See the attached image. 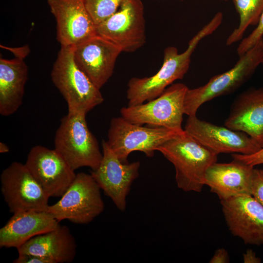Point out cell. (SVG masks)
<instances>
[{
  "instance_id": "cell-13",
  "label": "cell",
  "mask_w": 263,
  "mask_h": 263,
  "mask_svg": "<svg viewBox=\"0 0 263 263\" xmlns=\"http://www.w3.org/2000/svg\"><path fill=\"white\" fill-rule=\"evenodd\" d=\"M184 131L200 144L218 155L221 153L251 154L262 147L245 133L188 116Z\"/></svg>"
},
{
  "instance_id": "cell-26",
  "label": "cell",
  "mask_w": 263,
  "mask_h": 263,
  "mask_svg": "<svg viewBox=\"0 0 263 263\" xmlns=\"http://www.w3.org/2000/svg\"><path fill=\"white\" fill-rule=\"evenodd\" d=\"M232 157V159L239 160L253 167L258 165L263 164V147L251 154L233 153Z\"/></svg>"
},
{
  "instance_id": "cell-30",
  "label": "cell",
  "mask_w": 263,
  "mask_h": 263,
  "mask_svg": "<svg viewBox=\"0 0 263 263\" xmlns=\"http://www.w3.org/2000/svg\"><path fill=\"white\" fill-rule=\"evenodd\" d=\"M9 151L8 146L3 142L0 143V152L2 153H7Z\"/></svg>"
},
{
  "instance_id": "cell-27",
  "label": "cell",
  "mask_w": 263,
  "mask_h": 263,
  "mask_svg": "<svg viewBox=\"0 0 263 263\" xmlns=\"http://www.w3.org/2000/svg\"><path fill=\"white\" fill-rule=\"evenodd\" d=\"M14 263H53L50 260L38 255L20 254L13 261Z\"/></svg>"
},
{
  "instance_id": "cell-22",
  "label": "cell",
  "mask_w": 263,
  "mask_h": 263,
  "mask_svg": "<svg viewBox=\"0 0 263 263\" xmlns=\"http://www.w3.org/2000/svg\"><path fill=\"white\" fill-rule=\"evenodd\" d=\"M240 17L238 26L226 39L225 44L230 46L242 39L250 25H257L263 12V0H232Z\"/></svg>"
},
{
  "instance_id": "cell-24",
  "label": "cell",
  "mask_w": 263,
  "mask_h": 263,
  "mask_svg": "<svg viewBox=\"0 0 263 263\" xmlns=\"http://www.w3.org/2000/svg\"><path fill=\"white\" fill-rule=\"evenodd\" d=\"M255 29L246 37L242 39L237 48L239 57L244 55L263 38V12Z\"/></svg>"
},
{
  "instance_id": "cell-12",
  "label": "cell",
  "mask_w": 263,
  "mask_h": 263,
  "mask_svg": "<svg viewBox=\"0 0 263 263\" xmlns=\"http://www.w3.org/2000/svg\"><path fill=\"white\" fill-rule=\"evenodd\" d=\"M25 166L49 197H61L76 174L55 149L37 145L30 150Z\"/></svg>"
},
{
  "instance_id": "cell-29",
  "label": "cell",
  "mask_w": 263,
  "mask_h": 263,
  "mask_svg": "<svg viewBox=\"0 0 263 263\" xmlns=\"http://www.w3.org/2000/svg\"><path fill=\"white\" fill-rule=\"evenodd\" d=\"M243 261L244 263H260L261 259L257 257L252 249H248L243 254Z\"/></svg>"
},
{
  "instance_id": "cell-7",
  "label": "cell",
  "mask_w": 263,
  "mask_h": 263,
  "mask_svg": "<svg viewBox=\"0 0 263 263\" xmlns=\"http://www.w3.org/2000/svg\"><path fill=\"white\" fill-rule=\"evenodd\" d=\"M188 89L183 83L171 84L159 96L145 104L122 107L121 115L134 124H147L182 132L184 100Z\"/></svg>"
},
{
  "instance_id": "cell-3",
  "label": "cell",
  "mask_w": 263,
  "mask_h": 263,
  "mask_svg": "<svg viewBox=\"0 0 263 263\" xmlns=\"http://www.w3.org/2000/svg\"><path fill=\"white\" fill-rule=\"evenodd\" d=\"M74 47L61 46L51 73V79L68 105L69 113L86 114L104 101L98 89L78 67Z\"/></svg>"
},
{
  "instance_id": "cell-23",
  "label": "cell",
  "mask_w": 263,
  "mask_h": 263,
  "mask_svg": "<svg viewBox=\"0 0 263 263\" xmlns=\"http://www.w3.org/2000/svg\"><path fill=\"white\" fill-rule=\"evenodd\" d=\"M95 25L113 14L125 0H83Z\"/></svg>"
},
{
  "instance_id": "cell-20",
  "label": "cell",
  "mask_w": 263,
  "mask_h": 263,
  "mask_svg": "<svg viewBox=\"0 0 263 263\" xmlns=\"http://www.w3.org/2000/svg\"><path fill=\"white\" fill-rule=\"evenodd\" d=\"M59 222L48 211L14 213L0 229V247L17 249L33 237L56 228Z\"/></svg>"
},
{
  "instance_id": "cell-14",
  "label": "cell",
  "mask_w": 263,
  "mask_h": 263,
  "mask_svg": "<svg viewBox=\"0 0 263 263\" xmlns=\"http://www.w3.org/2000/svg\"><path fill=\"white\" fill-rule=\"evenodd\" d=\"M229 230L244 244H263V206L251 195L220 200Z\"/></svg>"
},
{
  "instance_id": "cell-25",
  "label": "cell",
  "mask_w": 263,
  "mask_h": 263,
  "mask_svg": "<svg viewBox=\"0 0 263 263\" xmlns=\"http://www.w3.org/2000/svg\"><path fill=\"white\" fill-rule=\"evenodd\" d=\"M251 189V195L263 206V169L254 168Z\"/></svg>"
},
{
  "instance_id": "cell-2",
  "label": "cell",
  "mask_w": 263,
  "mask_h": 263,
  "mask_svg": "<svg viewBox=\"0 0 263 263\" xmlns=\"http://www.w3.org/2000/svg\"><path fill=\"white\" fill-rule=\"evenodd\" d=\"M175 169L177 187L185 192H201L208 168L217 162V154L207 149L185 131L157 149Z\"/></svg>"
},
{
  "instance_id": "cell-19",
  "label": "cell",
  "mask_w": 263,
  "mask_h": 263,
  "mask_svg": "<svg viewBox=\"0 0 263 263\" xmlns=\"http://www.w3.org/2000/svg\"><path fill=\"white\" fill-rule=\"evenodd\" d=\"M225 126L245 133L263 147V88H250L238 95Z\"/></svg>"
},
{
  "instance_id": "cell-5",
  "label": "cell",
  "mask_w": 263,
  "mask_h": 263,
  "mask_svg": "<svg viewBox=\"0 0 263 263\" xmlns=\"http://www.w3.org/2000/svg\"><path fill=\"white\" fill-rule=\"evenodd\" d=\"M55 148L74 170L82 167L92 170L99 166L103 153L90 131L86 115L68 113L61 119L54 140Z\"/></svg>"
},
{
  "instance_id": "cell-15",
  "label": "cell",
  "mask_w": 263,
  "mask_h": 263,
  "mask_svg": "<svg viewBox=\"0 0 263 263\" xmlns=\"http://www.w3.org/2000/svg\"><path fill=\"white\" fill-rule=\"evenodd\" d=\"M56 23L61 46H76L96 35V25L83 0H47Z\"/></svg>"
},
{
  "instance_id": "cell-18",
  "label": "cell",
  "mask_w": 263,
  "mask_h": 263,
  "mask_svg": "<svg viewBox=\"0 0 263 263\" xmlns=\"http://www.w3.org/2000/svg\"><path fill=\"white\" fill-rule=\"evenodd\" d=\"M253 169V167L234 159L229 163L216 162L207 169L205 184L220 200L251 195Z\"/></svg>"
},
{
  "instance_id": "cell-31",
  "label": "cell",
  "mask_w": 263,
  "mask_h": 263,
  "mask_svg": "<svg viewBox=\"0 0 263 263\" xmlns=\"http://www.w3.org/2000/svg\"><path fill=\"white\" fill-rule=\"evenodd\" d=\"M262 65L263 66V60L262 63Z\"/></svg>"
},
{
  "instance_id": "cell-4",
  "label": "cell",
  "mask_w": 263,
  "mask_h": 263,
  "mask_svg": "<svg viewBox=\"0 0 263 263\" xmlns=\"http://www.w3.org/2000/svg\"><path fill=\"white\" fill-rule=\"evenodd\" d=\"M263 60V38L239 57L237 62L229 70L213 76L204 85L188 88L184 100V114L196 115L204 103L234 93L250 79Z\"/></svg>"
},
{
  "instance_id": "cell-9",
  "label": "cell",
  "mask_w": 263,
  "mask_h": 263,
  "mask_svg": "<svg viewBox=\"0 0 263 263\" xmlns=\"http://www.w3.org/2000/svg\"><path fill=\"white\" fill-rule=\"evenodd\" d=\"M96 35L108 39L121 51L133 52L146 42L144 8L141 0H125L119 9L96 26Z\"/></svg>"
},
{
  "instance_id": "cell-11",
  "label": "cell",
  "mask_w": 263,
  "mask_h": 263,
  "mask_svg": "<svg viewBox=\"0 0 263 263\" xmlns=\"http://www.w3.org/2000/svg\"><path fill=\"white\" fill-rule=\"evenodd\" d=\"M102 147L101 162L96 169L92 170L91 174L117 208L124 211L126 197L133 182L139 175L140 162H122L110 148L106 141H102Z\"/></svg>"
},
{
  "instance_id": "cell-32",
  "label": "cell",
  "mask_w": 263,
  "mask_h": 263,
  "mask_svg": "<svg viewBox=\"0 0 263 263\" xmlns=\"http://www.w3.org/2000/svg\"><path fill=\"white\" fill-rule=\"evenodd\" d=\"M225 0V1H227V0Z\"/></svg>"
},
{
  "instance_id": "cell-10",
  "label": "cell",
  "mask_w": 263,
  "mask_h": 263,
  "mask_svg": "<svg viewBox=\"0 0 263 263\" xmlns=\"http://www.w3.org/2000/svg\"><path fill=\"white\" fill-rule=\"evenodd\" d=\"M1 191L13 214L24 211H47L49 197L25 164L13 162L0 176Z\"/></svg>"
},
{
  "instance_id": "cell-1",
  "label": "cell",
  "mask_w": 263,
  "mask_h": 263,
  "mask_svg": "<svg viewBox=\"0 0 263 263\" xmlns=\"http://www.w3.org/2000/svg\"><path fill=\"white\" fill-rule=\"evenodd\" d=\"M223 13L217 12L212 19L189 40L186 50L182 53L172 46L164 51L163 64L154 75L143 78L132 77L128 84L127 98L128 106L143 103L161 95L167 87L174 81L183 78L188 71L191 57L200 42L212 34L221 24Z\"/></svg>"
},
{
  "instance_id": "cell-28",
  "label": "cell",
  "mask_w": 263,
  "mask_h": 263,
  "mask_svg": "<svg viewBox=\"0 0 263 263\" xmlns=\"http://www.w3.org/2000/svg\"><path fill=\"white\" fill-rule=\"evenodd\" d=\"M229 261L227 251L224 248L217 249L209 261L210 263H226Z\"/></svg>"
},
{
  "instance_id": "cell-21",
  "label": "cell",
  "mask_w": 263,
  "mask_h": 263,
  "mask_svg": "<svg viewBox=\"0 0 263 263\" xmlns=\"http://www.w3.org/2000/svg\"><path fill=\"white\" fill-rule=\"evenodd\" d=\"M17 250L19 254L38 255L53 263H69L75 257L76 244L69 227L59 224L54 229L33 237Z\"/></svg>"
},
{
  "instance_id": "cell-33",
  "label": "cell",
  "mask_w": 263,
  "mask_h": 263,
  "mask_svg": "<svg viewBox=\"0 0 263 263\" xmlns=\"http://www.w3.org/2000/svg\"><path fill=\"white\" fill-rule=\"evenodd\" d=\"M179 0L183 1V0Z\"/></svg>"
},
{
  "instance_id": "cell-8",
  "label": "cell",
  "mask_w": 263,
  "mask_h": 263,
  "mask_svg": "<svg viewBox=\"0 0 263 263\" xmlns=\"http://www.w3.org/2000/svg\"><path fill=\"white\" fill-rule=\"evenodd\" d=\"M184 132L162 127H143L120 116L111 119L106 141L119 160L128 163L130 153L139 151L151 157L159 146Z\"/></svg>"
},
{
  "instance_id": "cell-16",
  "label": "cell",
  "mask_w": 263,
  "mask_h": 263,
  "mask_svg": "<svg viewBox=\"0 0 263 263\" xmlns=\"http://www.w3.org/2000/svg\"><path fill=\"white\" fill-rule=\"evenodd\" d=\"M121 50L108 39L96 35L74 47L78 67L99 89L112 76Z\"/></svg>"
},
{
  "instance_id": "cell-17",
  "label": "cell",
  "mask_w": 263,
  "mask_h": 263,
  "mask_svg": "<svg viewBox=\"0 0 263 263\" xmlns=\"http://www.w3.org/2000/svg\"><path fill=\"white\" fill-rule=\"evenodd\" d=\"M12 59L0 58V114L7 116L15 113L22 103L28 69L24 58L29 54L27 46L11 49Z\"/></svg>"
},
{
  "instance_id": "cell-6",
  "label": "cell",
  "mask_w": 263,
  "mask_h": 263,
  "mask_svg": "<svg viewBox=\"0 0 263 263\" xmlns=\"http://www.w3.org/2000/svg\"><path fill=\"white\" fill-rule=\"evenodd\" d=\"M100 189L91 174L78 173L61 199L49 205L47 211L59 222L67 220L76 224H89L104 209Z\"/></svg>"
}]
</instances>
